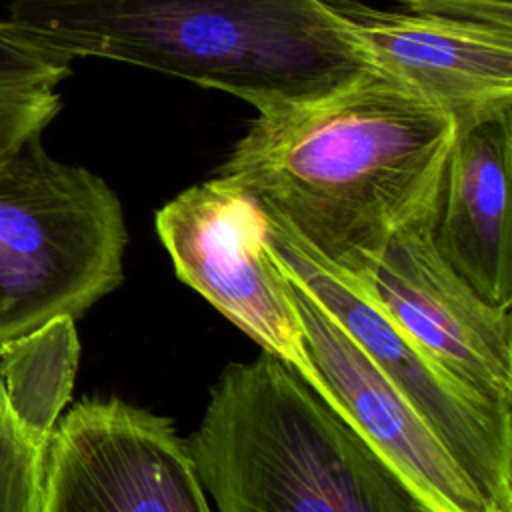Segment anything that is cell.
<instances>
[{"instance_id": "9c48e42d", "label": "cell", "mask_w": 512, "mask_h": 512, "mask_svg": "<svg viewBox=\"0 0 512 512\" xmlns=\"http://www.w3.org/2000/svg\"><path fill=\"white\" fill-rule=\"evenodd\" d=\"M282 270L332 410L388 466L420 510L496 512L412 402L342 324L284 266Z\"/></svg>"}, {"instance_id": "9a60e30c", "label": "cell", "mask_w": 512, "mask_h": 512, "mask_svg": "<svg viewBox=\"0 0 512 512\" xmlns=\"http://www.w3.org/2000/svg\"><path fill=\"white\" fill-rule=\"evenodd\" d=\"M0 352H2V346H0Z\"/></svg>"}, {"instance_id": "52a82bcc", "label": "cell", "mask_w": 512, "mask_h": 512, "mask_svg": "<svg viewBox=\"0 0 512 512\" xmlns=\"http://www.w3.org/2000/svg\"><path fill=\"white\" fill-rule=\"evenodd\" d=\"M40 512H214L170 418L120 398H86L56 420Z\"/></svg>"}, {"instance_id": "8fae6325", "label": "cell", "mask_w": 512, "mask_h": 512, "mask_svg": "<svg viewBox=\"0 0 512 512\" xmlns=\"http://www.w3.org/2000/svg\"><path fill=\"white\" fill-rule=\"evenodd\" d=\"M456 128L440 180L432 238L482 300L512 308V110Z\"/></svg>"}, {"instance_id": "4fadbf2b", "label": "cell", "mask_w": 512, "mask_h": 512, "mask_svg": "<svg viewBox=\"0 0 512 512\" xmlns=\"http://www.w3.org/2000/svg\"><path fill=\"white\" fill-rule=\"evenodd\" d=\"M48 436L18 406L0 370V512H40Z\"/></svg>"}, {"instance_id": "5b68a950", "label": "cell", "mask_w": 512, "mask_h": 512, "mask_svg": "<svg viewBox=\"0 0 512 512\" xmlns=\"http://www.w3.org/2000/svg\"><path fill=\"white\" fill-rule=\"evenodd\" d=\"M156 232L178 278L332 408L258 198L212 176L166 202L156 212Z\"/></svg>"}, {"instance_id": "8992f818", "label": "cell", "mask_w": 512, "mask_h": 512, "mask_svg": "<svg viewBox=\"0 0 512 512\" xmlns=\"http://www.w3.org/2000/svg\"><path fill=\"white\" fill-rule=\"evenodd\" d=\"M266 216L278 262L412 402L488 504L512 512V414L482 402L430 360L388 318L360 276L328 262L284 222Z\"/></svg>"}, {"instance_id": "7a4b0ae2", "label": "cell", "mask_w": 512, "mask_h": 512, "mask_svg": "<svg viewBox=\"0 0 512 512\" xmlns=\"http://www.w3.org/2000/svg\"><path fill=\"white\" fill-rule=\"evenodd\" d=\"M58 52L150 68L258 114L324 98L376 70L326 0H12Z\"/></svg>"}, {"instance_id": "ba28073f", "label": "cell", "mask_w": 512, "mask_h": 512, "mask_svg": "<svg viewBox=\"0 0 512 512\" xmlns=\"http://www.w3.org/2000/svg\"><path fill=\"white\" fill-rule=\"evenodd\" d=\"M434 212L436 204L398 226L360 278L430 360L482 402L512 414L510 308L482 300L438 252Z\"/></svg>"}, {"instance_id": "3957f363", "label": "cell", "mask_w": 512, "mask_h": 512, "mask_svg": "<svg viewBox=\"0 0 512 512\" xmlns=\"http://www.w3.org/2000/svg\"><path fill=\"white\" fill-rule=\"evenodd\" d=\"M214 512H422L362 438L286 364H228L186 440Z\"/></svg>"}, {"instance_id": "277c9868", "label": "cell", "mask_w": 512, "mask_h": 512, "mask_svg": "<svg viewBox=\"0 0 512 512\" xmlns=\"http://www.w3.org/2000/svg\"><path fill=\"white\" fill-rule=\"evenodd\" d=\"M122 204L92 170L42 138L0 154V346L80 318L122 284Z\"/></svg>"}, {"instance_id": "5bb4252c", "label": "cell", "mask_w": 512, "mask_h": 512, "mask_svg": "<svg viewBox=\"0 0 512 512\" xmlns=\"http://www.w3.org/2000/svg\"><path fill=\"white\" fill-rule=\"evenodd\" d=\"M408 12L512 28V0H398Z\"/></svg>"}, {"instance_id": "7c38bea8", "label": "cell", "mask_w": 512, "mask_h": 512, "mask_svg": "<svg viewBox=\"0 0 512 512\" xmlns=\"http://www.w3.org/2000/svg\"><path fill=\"white\" fill-rule=\"evenodd\" d=\"M72 76V58L30 28L0 18V154L42 138L62 110L60 84Z\"/></svg>"}, {"instance_id": "30bf717a", "label": "cell", "mask_w": 512, "mask_h": 512, "mask_svg": "<svg viewBox=\"0 0 512 512\" xmlns=\"http://www.w3.org/2000/svg\"><path fill=\"white\" fill-rule=\"evenodd\" d=\"M372 66L414 88L456 126L512 110V28L326 0Z\"/></svg>"}, {"instance_id": "6da1fadb", "label": "cell", "mask_w": 512, "mask_h": 512, "mask_svg": "<svg viewBox=\"0 0 512 512\" xmlns=\"http://www.w3.org/2000/svg\"><path fill=\"white\" fill-rule=\"evenodd\" d=\"M456 130L450 112L372 70L324 98L258 114L214 176L362 276L398 226L436 204Z\"/></svg>"}]
</instances>
